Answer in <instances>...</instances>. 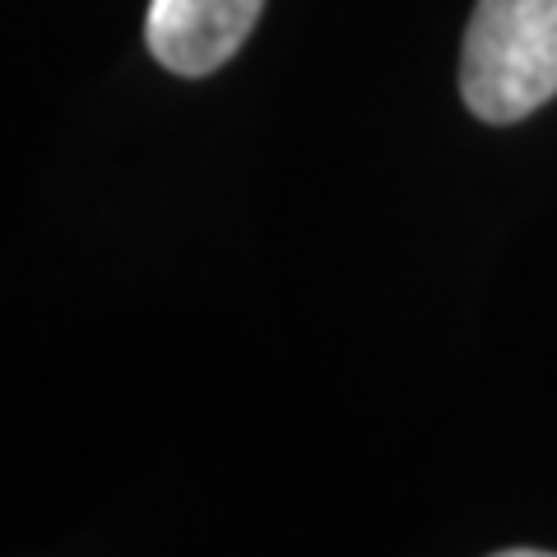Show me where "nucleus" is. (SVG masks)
<instances>
[{
  "label": "nucleus",
  "instance_id": "obj_1",
  "mask_svg": "<svg viewBox=\"0 0 557 557\" xmlns=\"http://www.w3.org/2000/svg\"><path fill=\"white\" fill-rule=\"evenodd\" d=\"M460 98L511 126L557 98V0H479L460 51Z\"/></svg>",
  "mask_w": 557,
  "mask_h": 557
},
{
  "label": "nucleus",
  "instance_id": "obj_2",
  "mask_svg": "<svg viewBox=\"0 0 557 557\" xmlns=\"http://www.w3.org/2000/svg\"><path fill=\"white\" fill-rule=\"evenodd\" d=\"M260 10L265 0H149L145 42L172 75L200 79L237 57Z\"/></svg>",
  "mask_w": 557,
  "mask_h": 557
},
{
  "label": "nucleus",
  "instance_id": "obj_3",
  "mask_svg": "<svg viewBox=\"0 0 557 557\" xmlns=\"http://www.w3.org/2000/svg\"><path fill=\"white\" fill-rule=\"evenodd\" d=\"M493 557H557V553H544V548H507V553H493Z\"/></svg>",
  "mask_w": 557,
  "mask_h": 557
}]
</instances>
